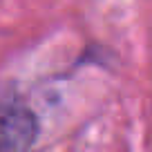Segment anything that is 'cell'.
Listing matches in <instances>:
<instances>
[{"mask_svg":"<svg viewBox=\"0 0 152 152\" xmlns=\"http://www.w3.org/2000/svg\"><path fill=\"white\" fill-rule=\"evenodd\" d=\"M38 134V121L27 107L18 103H5L2 107V152H29Z\"/></svg>","mask_w":152,"mask_h":152,"instance_id":"1","label":"cell"}]
</instances>
